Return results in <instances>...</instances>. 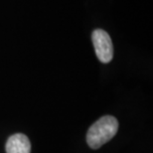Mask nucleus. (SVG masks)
<instances>
[{
	"label": "nucleus",
	"mask_w": 153,
	"mask_h": 153,
	"mask_svg": "<svg viewBox=\"0 0 153 153\" xmlns=\"http://www.w3.org/2000/svg\"><path fill=\"white\" fill-rule=\"evenodd\" d=\"M118 129V121L114 116L105 115L88 128L87 142L93 149H97L112 139Z\"/></svg>",
	"instance_id": "f257e3e1"
},
{
	"label": "nucleus",
	"mask_w": 153,
	"mask_h": 153,
	"mask_svg": "<svg viewBox=\"0 0 153 153\" xmlns=\"http://www.w3.org/2000/svg\"><path fill=\"white\" fill-rule=\"evenodd\" d=\"M93 44L99 60L102 63H109L114 58V45L109 35L105 30L97 29L91 35Z\"/></svg>",
	"instance_id": "f03ea898"
},
{
	"label": "nucleus",
	"mask_w": 153,
	"mask_h": 153,
	"mask_svg": "<svg viewBox=\"0 0 153 153\" xmlns=\"http://www.w3.org/2000/svg\"><path fill=\"white\" fill-rule=\"evenodd\" d=\"M6 153H30L31 143L25 134L16 133L8 138L5 145Z\"/></svg>",
	"instance_id": "7ed1b4c3"
}]
</instances>
